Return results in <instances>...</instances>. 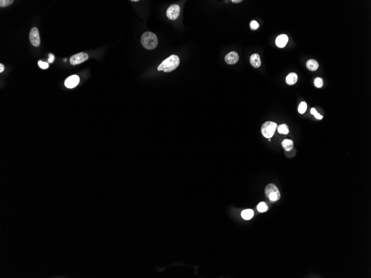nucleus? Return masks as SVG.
<instances>
[{"label":"nucleus","instance_id":"4be33fe9","mask_svg":"<svg viewBox=\"0 0 371 278\" xmlns=\"http://www.w3.org/2000/svg\"><path fill=\"white\" fill-rule=\"evenodd\" d=\"M38 64H39V67H40L41 68L43 69V70L47 69V68H48V67H49V65H48V63L45 62H43V61H39L38 62Z\"/></svg>","mask_w":371,"mask_h":278},{"label":"nucleus","instance_id":"9b49d317","mask_svg":"<svg viewBox=\"0 0 371 278\" xmlns=\"http://www.w3.org/2000/svg\"><path fill=\"white\" fill-rule=\"evenodd\" d=\"M250 63L251 65L254 68H258L261 65V61L259 55L257 53H254L251 55L250 57Z\"/></svg>","mask_w":371,"mask_h":278},{"label":"nucleus","instance_id":"6ab92c4d","mask_svg":"<svg viewBox=\"0 0 371 278\" xmlns=\"http://www.w3.org/2000/svg\"><path fill=\"white\" fill-rule=\"evenodd\" d=\"M314 83L315 86L316 87L320 88L323 85V81L322 79H320V77H317L314 81Z\"/></svg>","mask_w":371,"mask_h":278},{"label":"nucleus","instance_id":"a211bd4d","mask_svg":"<svg viewBox=\"0 0 371 278\" xmlns=\"http://www.w3.org/2000/svg\"><path fill=\"white\" fill-rule=\"evenodd\" d=\"M307 106L306 103L305 102H301L298 106V112L301 114H303L307 110Z\"/></svg>","mask_w":371,"mask_h":278},{"label":"nucleus","instance_id":"9d476101","mask_svg":"<svg viewBox=\"0 0 371 278\" xmlns=\"http://www.w3.org/2000/svg\"><path fill=\"white\" fill-rule=\"evenodd\" d=\"M288 41V38L285 35H281L278 36L276 39V44L280 48H283Z\"/></svg>","mask_w":371,"mask_h":278},{"label":"nucleus","instance_id":"aec40b11","mask_svg":"<svg viewBox=\"0 0 371 278\" xmlns=\"http://www.w3.org/2000/svg\"><path fill=\"white\" fill-rule=\"evenodd\" d=\"M13 1V0H1L0 1V6L1 7L8 6L12 4Z\"/></svg>","mask_w":371,"mask_h":278},{"label":"nucleus","instance_id":"a878e982","mask_svg":"<svg viewBox=\"0 0 371 278\" xmlns=\"http://www.w3.org/2000/svg\"><path fill=\"white\" fill-rule=\"evenodd\" d=\"M241 1H242L241 0H240V1H238V0H232V2H234V3H238V2H241Z\"/></svg>","mask_w":371,"mask_h":278},{"label":"nucleus","instance_id":"6e6552de","mask_svg":"<svg viewBox=\"0 0 371 278\" xmlns=\"http://www.w3.org/2000/svg\"><path fill=\"white\" fill-rule=\"evenodd\" d=\"M80 82V78L77 75H72L66 79L65 85L67 88H73L76 86Z\"/></svg>","mask_w":371,"mask_h":278},{"label":"nucleus","instance_id":"4468645a","mask_svg":"<svg viewBox=\"0 0 371 278\" xmlns=\"http://www.w3.org/2000/svg\"><path fill=\"white\" fill-rule=\"evenodd\" d=\"M282 145L283 147V148L284 149L289 152L292 150L293 148V141L288 139H285L282 142Z\"/></svg>","mask_w":371,"mask_h":278},{"label":"nucleus","instance_id":"412c9836","mask_svg":"<svg viewBox=\"0 0 371 278\" xmlns=\"http://www.w3.org/2000/svg\"><path fill=\"white\" fill-rule=\"evenodd\" d=\"M311 113L313 114V115H314V116L317 119H322L323 118V116L318 113L317 112L316 109L314 108H312L311 110Z\"/></svg>","mask_w":371,"mask_h":278},{"label":"nucleus","instance_id":"dca6fc26","mask_svg":"<svg viewBox=\"0 0 371 278\" xmlns=\"http://www.w3.org/2000/svg\"><path fill=\"white\" fill-rule=\"evenodd\" d=\"M277 130L278 133L282 134H288L289 133L288 127L285 124H282L278 126Z\"/></svg>","mask_w":371,"mask_h":278},{"label":"nucleus","instance_id":"ddd939ff","mask_svg":"<svg viewBox=\"0 0 371 278\" xmlns=\"http://www.w3.org/2000/svg\"><path fill=\"white\" fill-rule=\"evenodd\" d=\"M306 66L309 70L311 71H316L319 67V64L318 62L314 59H309L306 63Z\"/></svg>","mask_w":371,"mask_h":278},{"label":"nucleus","instance_id":"f3484780","mask_svg":"<svg viewBox=\"0 0 371 278\" xmlns=\"http://www.w3.org/2000/svg\"><path fill=\"white\" fill-rule=\"evenodd\" d=\"M267 209H268V206L265 202H261L258 204L257 205V210L258 212L263 213V212H266Z\"/></svg>","mask_w":371,"mask_h":278},{"label":"nucleus","instance_id":"1a4fd4ad","mask_svg":"<svg viewBox=\"0 0 371 278\" xmlns=\"http://www.w3.org/2000/svg\"><path fill=\"white\" fill-rule=\"evenodd\" d=\"M239 55L237 52L235 51H232L228 53L225 56V61L227 64H234L237 62L239 60Z\"/></svg>","mask_w":371,"mask_h":278},{"label":"nucleus","instance_id":"7ed1b4c3","mask_svg":"<svg viewBox=\"0 0 371 278\" xmlns=\"http://www.w3.org/2000/svg\"><path fill=\"white\" fill-rule=\"evenodd\" d=\"M265 193L268 198L272 202H276L281 198V194L277 186L272 183L266 186Z\"/></svg>","mask_w":371,"mask_h":278},{"label":"nucleus","instance_id":"20e7f679","mask_svg":"<svg viewBox=\"0 0 371 278\" xmlns=\"http://www.w3.org/2000/svg\"><path fill=\"white\" fill-rule=\"evenodd\" d=\"M277 126V124L274 122H266L263 124L261 128L262 135L265 138L270 139L275 133Z\"/></svg>","mask_w":371,"mask_h":278},{"label":"nucleus","instance_id":"5701e85b","mask_svg":"<svg viewBox=\"0 0 371 278\" xmlns=\"http://www.w3.org/2000/svg\"><path fill=\"white\" fill-rule=\"evenodd\" d=\"M250 27L252 30H257L259 27V24L257 21H252L251 22Z\"/></svg>","mask_w":371,"mask_h":278},{"label":"nucleus","instance_id":"f03ea898","mask_svg":"<svg viewBox=\"0 0 371 278\" xmlns=\"http://www.w3.org/2000/svg\"><path fill=\"white\" fill-rule=\"evenodd\" d=\"M141 42L143 47L149 50H154L158 44L156 35L151 32H145L141 36Z\"/></svg>","mask_w":371,"mask_h":278},{"label":"nucleus","instance_id":"bb28decb","mask_svg":"<svg viewBox=\"0 0 371 278\" xmlns=\"http://www.w3.org/2000/svg\"><path fill=\"white\" fill-rule=\"evenodd\" d=\"M132 2H138V0H132Z\"/></svg>","mask_w":371,"mask_h":278},{"label":"nucleus","instance_id":"2eb2a0df","mask_svg":"<svg viewBox=\"0 0 371 278\" xmlns=\"http://www.w3.org/2000/svg\"><path fill=\"white\" fill-rule=\"evenodd\" d=\"M242 217L245 220H250L254 216V212L252 209H246L242 212Z\"/></svg>","mask_w":371,"mask_h":278},{"label":"nucleus","instance_id":"cd10ccee","mask_svg":"<svg viewBox=\"0 0 371 278\" xmlns=\"http://www.w3.org/2000/svg\"><path fill=\"white\" fill-rule=\"evenodd\" d=\"M66 61H67L66 59H63V62H66Z\"/></svg>","mask_w":371,"mask_h":278},{"label":"nucleus","instance_id":"393cba45","mask_svg":"<svg viewBox=\"0 0 371 278\" xmlns=\"http://www.w3.org/2000/svg\"><path fill=\"white\" fill-rule=\"evenodd\" d=\"M4 64H2V63H1V64H0V72H1V73H2L3 71H4Z\"/></svg>","mask_w":371,"mask_h":278},{"label":"nucleus","instance_id":"423d86ee","mask_svg":"<svg viewBox=\"0 0 371 278\" xmlns=\"http://www.w3.org/2000/svg\"><path fill=\"white\" fill-rule=\"evenodd\" d=\"M29 39L32 44L35 47L39 46L41 41L39 38V32L37 28L33 27L29 33Z\"/></svg>","mask_w":371,"mask_h":278},{"label":"nucleus","instance_id":"f257e3e1","mask_svg":"<svg viewBox=\"0 0 371 278\" xmlns=\"http://www.w3.org/2000/svg\"><path fill=\"white\" fill-rule=\"evenodd\" d=\"M180 59L177 55H171L167 59H164L158 66V71H163L164 72H170L176 69L180 64Z\"/></svg>","mask_w":371,"mask_h":278},{"label":"nucleus","instance_id":"39448f33","mask_svg":"<svg viewBox=\"0 0 371 278\" xmlns=\"http://www.w3.org/2000/svg\"><path fill=\"white\" fill-rule=\"evenodd\" d=\"M181 12V8L178 4H172L168 7L166 15L170 20H175L178 17Z\"/></svg>","mask_w":371,"mask_h":278},{"label":"nucleus","instance_id":"b1692460","mask_svg":"<svg viewBox=\"0 0 371 278\" xmlns=\"http://www.w3.org/2000/svg\"><path fill=\"white\" fill-rule=\"evenodd\" d=\"M55 61V56L53 54L50 53L48 55V62L49 63L54 62V61Z\"/></svg>","mask_w":371,"mask_h":278},{"label":"nucleus","instance_id":"0eeeda50","mask_svg":"<svg viewBox=\"0 0 371 278\" xmlns=\"http://www.w3.org/2000/svg\"><path fill=\"white\" fill-rule=\"evenodd\" d=\"M88 59V56L85 52H80L73 55L70 58V63L72 65H76L85 62Z\"/></svg>","mask_w":371,"mask_h":278},{"label":"nucleus","instance_id":"f8f14e48","mask_svg":"<svg viewBox=\"0 0 371 278\" xmlns=\"http://www.w3.org/2000/svg\"><path fill=\"white\" fill-rule=\"evenodd\" d=\"M286 83L288 85H293L296 83L298 81V76L295 73H290L289 75L286 77Z\"/></svg>","mask_w":371,"mask_h":278}]
</instances>
